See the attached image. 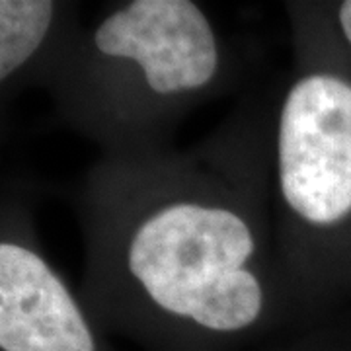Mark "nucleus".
Returning <instances> with one entry per match:
<instances>
[{
	"instance_id": "20e7f679",
	"label": "nucleus",
	"mask_w": 351,
	"mask_h": 351,
	"mask_svg": "<svg viewBox=\"0 0 351 351\" xmlns=\"http://www.w3.org/2000/svg\"><path fill=\"white\" fill-rule=\"evenodd\" d=\"M0 351H117L47 258L32 209L16 193L0 209Z\"/></svg>"
},
{
	"instance_id": "0eeeda50",
	"label": "nucleus",
	"mask_w": 351,
	"mask_h": 351,
	"mask_svg": "<svg viewBox=\"0 0 351 351\" xmlns=\"http://www.w3.org/2000/svg\"><path fill=\"white\" fill-rule=\"evenodd\" d=\"M326 6L332 25L336 29V36H338L343 49L348 51V55H350L351 59V0L326 2Z\"/></svg>"
},
{
	"instance_id": "7ed1b4c3",
	"label": "nucleus",
	"mask_w": 351,
	"mask_h": 351,
	"mask_svg": "<svg viewBox=\"0 0 351 351\" xmlns=\"http://www.w3.org/2000/svg\"><path fill=\"white\" fill-rule=\"evenodd\" d=\"M237 53L193 0H127L82 25L49 98L101 156L166 151L176 127L237 78Z\"/></svg>"
},
{
	"instance_id": "39448f33",
	"label": "nucleus",
	"mask_w": 351,
	"mask_h": 351,
	"mask_svg": "<svg viewBox=\"0 0 351 351\" xmlns=\"http://www.w3.org/2000/svg\"><path fill=\"white\" fill-rule=\"evenodd\" d=\"M82 25L78 2L0 0L2 104L29 88L47 92Z\"/></svg>"
},
{
	"instance_id": "f257e3e1",
	"label": "nucleus",
	"mask_w": 351,
	"mask_h": 351,
	"mask_svg": "<svg viewBox=\"0 0 351 351\" xmlns=\"http://www.w3.org/2000/svg\"><path fill=\"white\" fill-rule=\"evenodd\" d=\"M274 94L239 104L188 149L90 166L76 197L78 295L110 338L246 351L295 334L269 195Z\"/></svg>"
},
{
	"instance_id": "423d86ee",
	"label": "nucleus",
	"mask_w": 351,
	"mask_h": 351,
	"mask_svg": "<svg viewBox=\"0 0 351 351\" xmlns=\"http://www.w3.org/2000/svg\"><path fill=\"white\" fill-rule=\"evenodd\" d=\"M262 351H351V316H332L316 326L289 334Z\"/></svg>"
},
{
	"instance_id": "f03ea898",
	"label": "nucleus",
	"mask_w": 351,
	"mask_h": 351,
	"mask_svg": "<svg viewBox=\"0 0 351 351\" xmlns=\"http://www.w3.org/2000/svg\"><path fill=\"white\" fill-rule=\"evenodd\" d=\"M293 63L274 94L269 195L295 332L351 301V59L326 2L285 4Z\"/></svg>"
}]
</instances>
